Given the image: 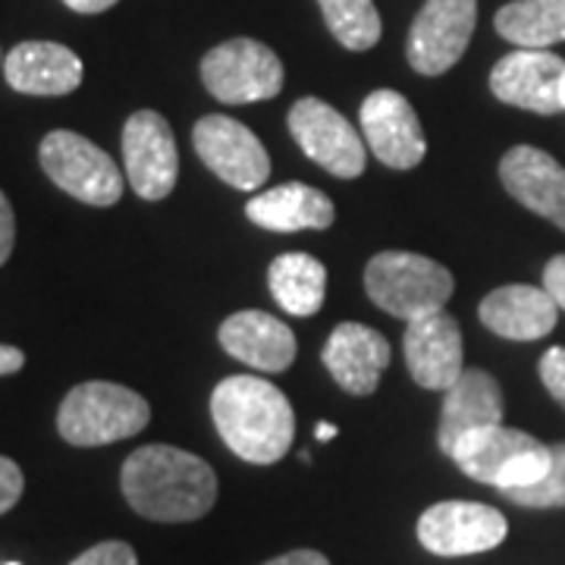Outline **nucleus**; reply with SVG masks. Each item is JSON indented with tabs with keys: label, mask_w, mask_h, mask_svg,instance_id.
Wrapping results in <instances>:
<instances>
[{
	"label": "nucleus",
	"mask_w": 565,
	"mask_h": 565,
	"mask_svg": "<svg viewBox=\"0 0 565 565\" xmlns=\"http://www.w3.org/2000/svg\"><path fill=\"white\" fill-rule=\"evenodd\" d=\"M122 163L132 192L145 202H161L180 177V154L170 122L158 110H139L122 126Z\"/></svg>",
	"instance_id": "nucleus-10"
},
{
	"label": "nucleus",
	"mask_w": 565,
	"mask_h": 565,
	"mask_svg": "<svg viewBox=\"0 0 565 565\" xmlns=\"http://www.w3.org/2000/svg\"><path fill=\"white\" fill-rule=\"evenodd\" d=\"M3 565H20V563H3Z\"/></svg>",
	"instance_id": "nucleus-37"
},
{
	"label": "nucleus",
	"mask_w": 565,
	"mask_h": 565,
	"mask_svg": "<svg viewBox=\"0 0 565 565\" xmlns=\"http://www.w3.org/2000/svg\"><path fill=\"white\" fill-rule=\"evenodd\" d=\"M211 418L221 440L243 462L274 465L296 437V412L274 384L255 374H236L211 393Z\"/></svg>",
	"instance_id": "nucleus-2"
},
{
	"label": "nucleus",
	"mask_w": 565,
	"mask_h": 565,
	"mask_svg": "<svg viewBox=\"0 0 565 565\" xmlns=\"http://www.w3.org/2000/svg\"><path fill=\"white\" fill-rule=\"evenodd\" d=\"M70 565H139V556L126 541H104L88 546Z\"/></svg>",
	"instance_id": "nucleus-27"
},
{
	"label": "nucleus",
	"mask_w": 565,
	"mask_h": 565,
	"mask_svg": "<svg viewBox=\"0 0 565 565\" xmlns=\"http://www.w3.org/2000/svg\"><path fill=\"white\" fill-rule=\"evenodd\" d=\"M478 315L490 333H497L503 340H515V343H531L556 327L559 305L550 299L544 286L537 289V286H525V282H512V286L493 289L481 302Z\"/></svg>",
	"instance_id": "nucleus-20"
},
{
	"label": "nucleus",
	"mask_w": 565,
	"mask_h": 565,
	"mask_svg": "<svg viewBox=\"0 0 565 565\" xmlns=\"http://www.w3.org/2000/svg\"><path fill=\"white\" fill-rule=\"evenodd\" d=\"M405 364L424 390H449L462 377V330L446 311H434L405 323Z\"/></svg>",
	"instance_id": "nucleus-15"
},
{
	"label": "nucleus",
	"mask_w": 565,
	"mask_h": 565,
	"mask_svg": "<svg viewBox=\"0 0 565 565\" xmlns=\"http://www.w3.org/2000/svg\"><path fill=\"white\" fill-rule=\"evenodd\" d=\"M289 132L305 154L340 180H355L364 173V139L355 136L352 122L337 107L321 98H302L289 110Z\"/></svg>",
	"instance_id": "nucleus-11"
},
{
	"label": "nucleus",
	"mask_w": 565,
	"mask_h": 565,
	"mask_svg": "<svg viewBox=\"0 0 565 565\" xmlns=\"http://www.w3.org/2000/svg\"><path fill=\"white\" fill-rule=\"evenodd\" d=\"M563 110H565V82H563Z\"/></svg>",
	"instance_id": "nucleus-36"
},
{
	"label": "nucleus",
	"mask_w": 565,
	"mask_h": 565,
	"mask_svg": "<svg viewBox=\"0 0 565 565\" xmlns=\"http://www.w3.org/2000/svg\"><path fill=\"white\" fill-rule=\"evenodd\" d=\"M202 82L221 104L270 102L282 88V63L262 41L230 39L204 54Z\"/></svg>",
	"instance_id": "nucleus-7"
},
{
	"label": "nucleus",
	"mask_w": 565,
	"mask_h": 565,
	"mask_svg": "<svg viewBox=\"0 0 565 565\" xmlns=\"http://www.w3.org/2000/svg\"><path fill=\"white\" fill-rule=\"evenodd\" d=\"M151 422V405L136 390L110 381L73 386L57 408V430L70 446H107L136 437Z\"/></svg>",
	"instance_id": "nucleus-3"
},
{
	"label": "nucleus",
	"mask_w": 565,
	"mask_h": 565,
	"mask_svg": "<svg viewBox=\"0 0 565 565\" xmlns=\"http://www.w3.org/2000/svg\"><path fill=\"white\" fill-rule=\"evenodd\" d=\"M544 289L550 292V299L559 305V311H565V255H556L544 267Z\"/></svg>",
	"instance_id": "nucleus-31"
},
{
	"label": "nucleus",
	"mask_w": 565,
	"mask_h": 565,
	"mask_svg": "<svg viewBox=\"0 0 565 565\" xmlns=\"http://www.w3.org/2000/svg\"><path fill=\"white\" fill-rule=\"evenodd\" d=\"M13 243H17V217H13V204L0 192V267L13 255Z\"/></svg>",
	"instance_id": "nucleus-30"
},
{
	"label": "nucleus",
	"mask_w": 565,
	"mask_h": 565,
	"mask_svg": "<svg viewBox=\"0 0 565 565\" xmlns=\"http://www.w3.org/2000/svg\"><path fill=\"white\" fill-rule=\"evenodd\" d=\"M221 345L236 362L282 374L296 362V333L267 311H236L221 323Z\"/></svg>",
	"instance_id": "nucleus-19"
},
{
	"label": "nucleus",
	"mask_w": 565,
	"mask_h": 565,
	"mask_svg": "<svg viewBox=\"0 0 565 565\" xmlns=\"http://www.w3.org/2000/svg\"><path fill=\"white\" fill-rule=\"evenodd\" d=\"M500 180L515 202L565 233V167L556 158L531 145H515L500 161Z\"/></svg>",
	"instance_id": "nucleus-16"
},
{
	"label": "nucleus",
	"mask_w": 565,
	"mask_h": 565,
	"mask_svg": "<svg viewBox=\"0 0 565 565\" xmlns=\"http://www.w3.org/2000/svg\"><path fill=\"white\" fill-rule=\"evenodd\" d=\"M541 381L550 390V396L565 408V349L563 345H553L546 349L544 359H541Z\"/></svg>",
	"instance_id": "nucleus-28"
},
{
	"label": "nucleus",
	"mask_w": 565,
	"mask_h": 565,
	"mask_svg": "<svg viewBox=\"0 0 565 565\" xmlns=\"http://www.w3.org/2000/svg\"><path fill=\"white\" fill-rule=\"evenodd\" d=\"M509 522L500 509L484 503L446 500L418 519V541L434 556H475L503 544Z\"/></svg>",
	"instance_id": "nucleus-12"
},
{
	"label": "nucleus",
	"mask_w": 565,
	"mask_h": 565,
	"mask_svg": "<svg viewBox=\"0 0 565 565\" xmlns=\"http://www.w3.org/2000/svg\"><path fill=\"white\" fill-rule=\"evenodd\" d=\"M39 161L47 180L66 195L92 207H110L120 202V167L107 151H102L95 141H88L79 132H70V129L47 132L39 145Z\"/></svg>",
	"instance_id": "nucleus-6"
},
{
	"label": "nucleus",
	"mask_w": 565,
	"mask_h": 565,
	"mask_svg": "<svg viewBox=\"0 0 565 565\" xmlns=\"http://www.w3.org/2000/svg\"><path fill=\"white\" fill-rule=\"evenodd\" d=\"M505 497L525 509H559L565 505V444L550 446V468L541 481L505 490Z\"/></svg>",
	"instance_id": "nucleus-26"
},
{
	"label": "nucleus",
	"mask_w": 565,
	"mask_h": 565,
	"mask_svg": "<svg viewBox=\"0 0 565 565\" xmlns=\"http://www.w3.org/2000/svg\"><path fill=\"white\" fill-rule=\"evenodd\" d=\"M364 289L371 302L405 323L444 311L456 280L444 264L415 252H381L364 267Z\"/></svg>",
	"instance_id": "nucleus-5"
},
{
	"label": "nucleus",
	"mask_w": 565,
	"mask_h": 565,
	"mask_svg": "<svg viewBox=\"0 0 565 565\" xmlns=\"http://www.w3.org/2000/svg\"><path fill=\"white\" fill-rule=\"evenodd\" d=\"M264 565H330V559L318 550H292V553H282V556Z\"/></svg>",
	"instance_id": "nucleus-32"
},
{
	"label": "nucleus",
	"mask_w": 565,
	"mask_h": 565,
	"mask_svg": "<svg viewBox=\"0 0 565 565\" xmlns=\"http://www.w3.org/2000/svg\"><path fill=\"white\" fill-rule=\"evenodd\" d=\"M192 141L204 167L230 189L255 192L270 177V158L264 151L262 139L233 117H223V114L202 117L192 129Z\"/></svg>",
	"instance_id": "nucleus-8"
},
{
	"label": "nucleus",
	"mask_w": 565,
	"mask_h": 565,
	"mask_svg": "<svg viewBox=\"0 0 565 565\" xmlns=\"http://www.w3.org/2000/svg\"><path fill=\"white\" fill-rule=\"evenodd\" d=\"M565 61L550 51L519 47L515 54H505L490 73V92L503 104L522 107L531 114H559L563 110Z\"/></svg>",
	"instance_id": "nucleus-14"
},
{
	"label": "nucleus",
	"mask_w": 565,
	"mask_h": 565,
	"mask_svg": "<svg viewBox=\"0 0 565 565\" xmlns=\"http://www.w3.org/2000/svg\"><path fill=\"white\" fill-rule=\"evenodd\" d=\"M70 10H76V13H104V10H110L114 3H120V0H63Z\"/></svg>",
	"instance_id": "nucleus-34"
},
{
	"label": "nucleus",
	"mask_w": 565,
	"mask_h": 565,
	"mask_svg": "<svg viewBox=\"0 0 565 565\" xmlns=\"http://www.w3.org/2000/svg\"><path fill=\"white\" fill-rule=\"evenodd\" d=\"M248 221L270 233H299V230H330L337 207L321 189L305 182H282L277 189L258 192L248 207Z\"/></svg>",
	"instance_id": "nucleus-22"
},
{
	"label": "nucleus",
	"mask_w": 565,
	"mask_h": 565,
	"mask_svg": "<svg viewBox=\"0 0 565 565\" xmlns=\"http://www.w3.org/2000/svg\"><path fill=\"white\" fill-rule=\"evenodd\" d=\"M3 76L20 95L61 98L82 85V61L57 41H22L3 57Z\"/></svg>",
	"instance_id": "nucleus-17"
},
{
	"label": "nucleus",
	"mask_w": 565,
	"mask_h": 565,
	"mask_svg": "<svg viewBox=\"0 0 565 565\" xmlns=\"http://www.w3.org/2000/svg\"><path fill=\"white\" fill-rule=\"evenodd\" d=\"M487 424H503V390L487 371H462V377L446 390L437 444L449 456L465 434Z\"/></svg>",
	"instance_id": "nucleus-21"
},
{
	"label": "nucleus",
	"mask_w": 565,
	"mask_h": 565,
	"mask_svg": "<svg viewBox=\"0 0 565 565\" xmlns=\"http://www.w3.org/2000/svg\"><path fill=\"white\" fill-rule=\"evenodd\" d=\"M323 364L345 393L371 396L390 364V343L384 340V333L364 323L345 321L330 333L323 345Z\"/></svg>",
	"instance_id": "nucleus-18"
},
{
	"label": "nucleus",
	"mask_w": 565,
	"mask_h": 565,
	"mask_svg": "<svg viewBox=\"0 0 565 565\" xmlns=\"http://www.w3.org/2000/svg\"><path fill=\"white\" fill-rule=\"evenodd\" d=\"M22 490H25V478L22 468L13 459L0 456V515L10 512L13 505L20 503Z\"/></svg>",
	"instance_id": "nucleus-29"
},
{
	"label": "nucleus",
	"mask_w": 565,
	"mask_h": 565,
	"mask_svg": "<svg viewBox=\"0 0 565 565\" xmlns=\"http://www.w3.org/2000/svg\"><path fill=\"white\" fill-rule=\"evenodd\" d=\"M493 25L519 47L546 51L565 41V0H512L497 13Z\"/></svg>",
	"instance_id": "nucleus-24"
},
{
	"label": "nucleus",
	"mask_w": 565,
	"mask_h": 565,
	"mask_svg": "<svg viewBox=\"0 0 565 565\" xmlns=\"http://www.w3.org/2000/svg\"><path fill=\"white\" fill-rule=\"evenodd\" d=\"M270 296L286 315L311 318L318 315L327 296V270L315 255L305 252H286L267 270Z\"/></svg>",
	"instance_id": "nucleus-23"
},
{
	"label": "nucleus",
	"mask_w": 565,
	"mask_h": 565,
	"mask_svg": "<svg viewBox=\"0 0 565 565\" xmlns=\"http://www.w3.org/2000/svg\"><path fill=\"white\" fill-rule=\"evenodd\" d=\"M22 364H25V352H22V349L0 343V377L22 371Z\"/></svg>",
	"instance_id": "nucleus-33"
},
{
	"label": "nucleus",
	"mask_w": 565,
	"mask_h": 565,
	"mask_svg": "<svg viewBox=\"0 0 565 565\" xmlns=\"http://www.w3.org/2000/svg\"><path fill=\"white\" fill-rule=\"evenodd\" d=\"M449 459L462 468L471 481L497 487L500 493L541 481L550 468V446L525 430L487 424L465 434L449 452Z\"/></svg>",
	"instance_id": "nucleus-4"
},
{
	"label": "nucleus",
	"mask_w": 565,
	"mask_h": 565,
	"mask_svg": "<svg viewBox=\"0 0 565 565\" xmlns=\"http://www.w3.org/2000/svg\"><path fill=\"white\" fill-rule=\"evenodd\" d=\"M318 3L327 29L349 51H371L381 41L384 22L374 0H318Z\"/></svg>",
	"instance_id": "nucleus-25"
},
{
	"label": "nucleus",
	"mask_w": 565,
	"mask_h": 565,
	"mask_svg": "<svg viewBox=\"0 0 565 565\" xmlns=\"http://www.w3.org/2000/svg\"><path fill=\"white\" fill-rule=\"evenodd\" d=\"M478 25V0H427L408 32V63L422 76H444L462 61Z\"/></svg>",
	"instance_id": "nucleus-9"
},
{
	"label": "nucleus",
	"mask_w": 565,
	"mask_h": 565,
	"mask_svg": "<svg viewBox=\"0 0 565 565\" xmlns=\"http://www.w3.org/2000/svg\"><path fill=\"white\" fill-rule=\"evenodd\" d=\"M337 434H340V430H337L333 424H318V430H315V437H318V440H333Z\"/></svg>",
	"instance_id": "nucleus-35"
},
{
	"label": "nucleus",
	"mask_w": 565,
	"mask_h": 565,
	"mask_svg": "<svg viewBox=\"0 0 565 565\" xmlns=\"http://www.w3.org/2000/svg\"><path fill=\"white\" fill-rule=\"evenodd\" d=\"M126 503L148 522H199L217 503L214 468L180 446H139L120 471Z\"/></svg>",
	"instance_id": "nucleus-1"
},
{
	"label": "nucleus",
	"mask_w": 565,
	"mask_h": 565,
	"mask_svg": "<svg viewBox=\"0 0 565 565\" xmlns=\"http://www.w3.org/2000/svg\"><path fill=\"white\" fill-rule=\"evenodd\" d=\"M364 145L374 158L393 170H412L424 161L427 141L415 107L393 88L371 92L362 104Z\"/></svg>",
	"instance_id": "nucleus-13"
}]
</instances>
